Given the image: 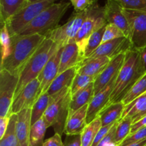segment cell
<instances>
[{"instance_id":"6da1fadb","label":"cell","mask_w":146,"mask_h":146,"mask_svg":"<svg viewBox=\"0 0 146 146\" xmlns=\"http://www.w3.org/2000/svg\"><path fill=\"white\" fill-rule=\"evenodd\" d=\"M11 37V46L8 56L1 61L0 71L5 70L19 76L29 60L40 46L46 36L40 34L19 35Z\"/></svg>"},{"instance_id":"7a4b0ae2","label":"cell","mask_w":146,"mask_h":146,"mask_svg":"<svg viewBox=\"0 0 146 146\" xmlns=\"http://www.w3.org/2000/svg\"><path fill=\"white\" fill-rule=\"evenodd\" d=\"M145 74L139 51L135 48L128 51L125 54L123 64L116 77L108 105L121 102L127 93Z\"/></svg>"},{"instance_id":"3957f363","label":"cell","mask_w":146,"mask_h":146,"mask_svg":"<svg viewBox=\"0 0 146 146\" xmlns=\"http://www.w3.org/2000/svg\"><path fill=\"white\" fill-rule=\"evenodd\" d=\"M60 48H61L52 40L46 37L20 74L14 98L17 97L29 83L38 78L50 58Z\"/></svg>"},{"instance_id":"277c9868","label":"cell","mask_w":146,"mask_h":146,"mask_svg":"<svg viewBox=\"0 0 146 146\" xmlns=\"http://www.w3.org/2000/svg\"><path fill=\"white\" fill-rule=\"evenodd\" d=\"M70 7V2L54 3L40 13L21 33V35L40 34L46 36L58 27V23Z\"/></svg>"},{"instance_id":"5b68a950","label":"cell","mask_w":146,"mask_h":146,"mask_svg":"<svg viewBox=\"0 0 146 146\" xmlns=\"http://www.w3.org/2000/svg\"><path fill=\"white\" fill-rule=\"evenodd\" d=\"M107 24L104 7H101L97 0H93L92 4L88 9L86 18L74 39L79 48L81 61L84 59V51L89 37Z\"/></svg>"},{"instance_id":"8992f818","label":"cell","mask_w":146,"mask_h":146,"mask_svg":"<svg viewBox=\"0 0 146 146\" xmlns=\"http://www.w3.org/2000/svg\"><path fill=\"white\" fill-rule=\"evenodd\" d=\"M54 3H55V0H44L35 3H29L17 11L5 24L10 36H14L20 34L40 13Z\"/></svg>"},{"instance_id":"52a82bcc","label":"cell","mask_w":146,"mask_h":146,"mask_svg":"<svg viewBox=\"0 0 146 146\" xmlns=\"http://www.w3.org/2000/svg\"><path fill=\"white\" fill-rule=\"evenodd\" d=\"M88 9L85 11H76L66 24L58 26L55 29L50 31L46 37L52 40L60 48L75 39L84 20L86 18Z\"/></svg>"},{"instance_id":"ba28073f","label":"cell","mask_w":146,"mask_h":146,"mask_svg":"<svg viewBox=\"0 0 146 146\" xmlns=\"http://www.w3.org/2000/svg\"><path fill=\"white\" fill-rule=\"evenodd\" d=\"M19 82V76L5 70L0 71V118L11 116V106Z\"/></svg>"},{"instance_id":"9c48e42d","label":"cell","mask_w":146,"mask_h":146,"mask_svg":"<svg viewBox=\"0 0 146 146\" xmlns=\"http://www.w3.org/2000/svg\"><path fill=\"white\" fill-rule=\"evenodd\" d=\"M131 28L130 40L133 48L138 49L146 46V12L123 8Z\"/></svg>"},{"instance_id":"30bf717a","label":"cell","mask_w":146,"mask_h":146,"mask_svg":"<svg viewBox=\"0 0 146 146\" xmlns=\"http://www.w3.org/2000/svg\"><path fill=\"white\" fill-rule=\"evenodd\" d=\"M133 48V47L129 38L126 36L121 37L102 43L101 46L86 59L101 56L108 57L110 59H112L120 54H125Z\"/></svg>"},{"instance_id":"8fae6325","label":"cell","mask_w":146,"mask_h":146,"mask_svg":"<svg viewBox=\"0 0 146 146\" xmlns=\"http://www.w3.org/2000/svg\"><path fill=\"white\" fill-rule=\"evenodd\" d=\"M40 82L38 78L29 83L15 97L11 106V113H16L26 108H32L39 97Z\"/></svg>"},{"instance_id":"7c38bea8","label":"cell","mask_w":146,"mask_h":146,"mask_svg":"<svg viewBox=\"0 0 146 146\" xmlns=\"http://www.w3.org/2000/svg\"><path fill=\"white\" fill-rule=\"evenodd\" d=\"M104 9L108 24L116 26L124 33L125 36L130 38L131 28L121 4L116 0H106Z\"/></svg>"},{"instance_id":"4fadbf2b","label":"cell","mask_w":146,"mask_h":146,"mask_svg":"<svg viewBox=\"0 0 146 146\" xmlns=\"http://www.w3.org/2000/svg\"><path fill=\"white\" fill-rule=\"evenodd\" d=\"M117 76L110 81L109 84L105 88H103L101 91H99L93 97L92 100L88 104L86 118L87 124L90 123L95 118H96L99 115L100 112L108 104Z\"/></svg>"},{"instance_id":"5bb4252c","label":"cell","mask_w":146,"mask_h":146,"mask_svg":"<svg viewBox=\"0 0 146 146\" xmlns=\"http://www.w3.org/2000/svg\"><path fill=\"white\" fill-rule=\"evenodd\" d=\"M61 53H62V48L58 49L50 58L41 71V74L38 75L37 78L40 82L39 96L47 92L51 84L58 75Z\"/></svg>"},{"instance_id":"9a60e30c","label":"cell","mask_w":146,"mask_h":146,"mask_svg":"<svg viewBox=\"0 0 146 146\" xmlns=\"http://www.w3.org/2000/svg\"><path fill=\"white\" fill-rule=\"evenodd\" d=\"M125 54H121L112 58L104 71L96 78L94 83V95L105 88L109 84L110 81L118 75L123 64Z\"/></svg>"},{"instance_id":"2e32d148","label":"cell","mask_w":146,"mask_h":146,"mask_svg":"<svg viewBox=\"0 0 146 146\" xmlns=\"http://www.w3.org/2000/svg\"><path fill=\"white\" fill-rule=\"evenodd\" d=\"M81 61L79 48L75 40H73L62 48L58 74L69 68L78 66Z\"/></svg>"},{"instance_id":"e0dca14e","label":"cell","mask_w":146,"mask_h":146,"mask_svg":"<svg viewBox=\"0 0 146 146\" xmlns=\"http://www.w3.org/2000/svg\"><path fill=\"white\" fill-rule=\"evenodd\" d=\"M16 131L21 146H29L31 126V108H26L17 113Z\"/></svg>"},{"instance_id":"ac0fdd59","label":"cell","mask_w":146,"mask_h":146,"mask_svg":"<svg viewBox=\"0 0 146 146\" xmlns=\"http://www.w3.org/2000/svg\"><path fill=\"white\" fill-rule=\"evenodd\" d=\"M88 105H86L69 115L66 123V135H81L88 125L86 122Z\"/></svg>"},{"instance_id":"d6986e66","label":"cell","mask_w":146,"mask_h":146,"mask_svg":"<svg viewBox=\"0 0 146 146\" xmlns=\"http://www.w3.org/2000/svg\"><path fill=\"white\" fill-rule=\"evenodd\" d=\"M111 60L106 56L85 59L78 64L77 73L96 78L104 71Z\"/></svg>"},{"instance_id":"ffe728a7","label":"cell","mask_w":146,"mask_h":146,"mask_svg":"<svg viewBox=\"0 0 146 146\" xmlns=\"http://www.w3.org/2000/svg\"><path fill=\"white\" fill-rule=\"evenodd\" d=\"M78 66L69 68L58 74L48 88L47 94L50 97H54L66 88H71L74 78L77 74Z\"/></svg>"},{"instance_id":"44dd1931","label":"cell","mask_w":146,"mask_h":146,"mask_svg":"<svg viewBox=\"0 0 146 146\" xmlns=\"http://www.w3.org/2000/svg\"><path fill=\"white\" fill-rule=\"evenodd\" d=\"M91 83L85 88L71 95L68 116L79 110L83 106L89 104L94 96V85Z\"/></svg>"},{"instance_id":"7402d4cb","label":"cell","mask_w":146,"mask_h":146,"mask_svg":"<svg viewBox=\"0 0 146 146\" xmlns=\"http://www.w3.org/2000/svg\"><path fill=\"white\" fill-rule=\"evenodd\" d=\"M146 115V93L125 106L121 118L130 117L133 124Z\"/></svg>"},{"instance_id":"603a6c76","label":"cell","mask_w":146,"mask_h":146,"mask_svg":"<svg viewBox=\"0 0 146 146\" xmlns=\"http://www.w3.org/2000/svg\"><path fill=\"white\" fill-rule=\"evenodd\" d=\"M124 108L125 105L123 102L113 103L105 107L98 115L102 126H106L119 121L122 117Z\"/></svg>"},{"instance_id":"cb8c5ba5","label":"cell","mask_w":146,"mask_h":146,"mask_svg":"<svg viewBox=\"0 0 146 146\" xmlns=\"http://www.w3.org/2000/svg\"><path fill=\"white\" fill-rule=\"evenodd\" d=\"M29 0H0V21L4 24L17 11L27 6Z\"/></svg>"},{"instance_id":"d4e9b609","label":"cell","mask_w":146,"mask_h":146,"mask_svg":"<svg viewBox=\"0 0 146 146\" xmlns=\"http://www.w3.org/2000/svg\"><path fill=\"white\" fill-rule=\"evenodd\" d=\"M47 128L43 117L31 125L29 135V146H42Z\"/></svg>"},{"instance_id":"484cf974","label":"cell","mask_w":146,"mask_h":146,"mask_svg":"<svg viewBox=\"0 0 146 146\" xmlns=\"http://www.w3.org/2000/svg\"><path fill=\"white\" fill-rule=\"evenodd\" d=\"M17 121V114H11L8 128L4 136L0 139V146H21L16 131Z\"/></svg>"},{"instance_id":"4316f807","label":"cell","mask_w":146,"mask_h":146,"mask_svg":"<svg viewBox=\"0 0 146 146\" xmlns=\"http://www.w3.org/2000/svg\"><path fill=\"white\" fill-rule=\"evenodd\" d=\"M102 127L101 118L99 116L88 123L81 134L82 146H91L98 131Z\"/></svg>"},{"instance_id":"83f0119b","label":"cell","mask_w":146,"mask_h":146,"mask_svg":"<svg viewBox=\"0 0 146 146\" xmlns=\"http://www.w3.org/2000/svg\"><path fill=\"white\" fill-rule=\"evenodd\" d=\"M50 102L51 98L47 93H45L38 97L31 108V125L35 123L44 116Z\"/></svg>"},{"instance_id":"f1b7e54d","label":"cell","mask_w":146,"mask_h":146,"mask_svg":"<svg viewBox=\"0 0 146 146\" xmlns=\"http://www.w3.org/2000/svg\"><path fill=\"white\" fill-rule=\"evenodd\" d=\"M146 93V74H144L123 98V104L125 106Z\"/></svg>"},{"instance_id":"f546056e","label":"cell","mask_w":146,"mask_h":146,"mask_svg":"<svg viewBox=\"0 0 146 146\" xmlns=\"http://www.w3.org/2000/svg\"><path fill=\"white\" fill-rule=\"evenodd\" d=\"M133 121L130 117H125L118 121L115 131V141L117 146H119L123 141L131 134Z\"/></svg>"},{"instance_id":"4dcf8cb0","label":"cell","mask_w":146,"mask_h":146,"mask_svg":"<svg viewBox=\"0 0 146 146\" xmlns=\"http://www.w3.org/2000/svg\"><path fill=\"white\" fill-rule=\"evenodd\" d=\"M106 26H104L101 29L97 30L89 37L84 51V59L87 58L91 54H92L103 43V37Z\"/></svg>"},{"instance_id":"1f68e13d","label":"cell","mask_w":146,"mask_h":146,"mask_svg":"<svg viewBox=\"0 0 146 146\" xmlns=\"http://www.w3.org/2000/svg\"><path fill=\"white\" fill-rule=\"evenodd\" d=\"M0 31V42H1V61H4L9 56L11 46V37L6 24H1Z\"/></svg>"},{"instance_id":"d6a6232c","label":"cell","mask_w":146,"mask_h":146,"mask_svg":"<svg viewBox=\"0 0 146 146\" xmlns=\"http://www.w3.org/2000/svg\"><path fill=\"white\" fill-rule=\"evenodd\" d=\"M95 79L96 78H94V77L77 73L76 74L75 77H74L71 88H70L71 95L76 93L77 91H80L82 88L86 87L87 86L89 85L91 83H94Z\"/></svg>"},{"instance_id":"836d02e7","label":"cell","mask_w":146,"mask_h":146,"mask_svg":"<svg viewBox=\"0 0 146 146\" xmlns=\"http://www.w3.org/2000/svg\"><path fill=\"white\" fill-rule=\"evenodd\" d=\"M124 9L146 12V0H116Z\"/></svg>"},{"instance_id":"e575fe53","label":"cell","mask_w":146,"mask_h":146,"mask_svg":"<svg viewBox=\"0 0 146 146\" xmlns=\"http://www.w3.org/2000/svg\"><path fill=\"white\" fill-rule=\"evenodd\" d=\"M124 36H125L124 33L118 27L113 24H108L106 27L105 32L103 37V43Z\"/></svg>"},{"instance_id":"d590c367","label":"cell","mask_w":146,"mask_h":146,"mask_svg":"<svg viewBox=\"0 0 146 146\" xmlns=\"http://www.w3.org/2000/svg\"><path fill=\"white\" fill-rule=\"evenodd\" d=\"M146 138V127L136 132L131 133L124 140L119 146H125L129 144L133 143L138 142V141H143Z\"/></svg>"},{"instance_id":"8d00e7d4","label":"cell","mask_w":146,"mask_h":146,"mask_svg":"<svg viewBox=\"0 0 146 146\" xmlns=\"http://www.w3.org/2000/svg\"><path fill=\"white\" fill-rule=\"evenodd\" d=\"M118 121L115 123V125L112 127L109 132L106 135V136L101 140V142L98 144L97 146H117L115 141V131Z\"/></svg>"},{"instance_id":"74e56055","label":"cell","mask_w":146,"mask_h":146,"mask_svg":"<svg viewBox=\"0 0 146 146\" xmlns=\"http://www.w3.org/2000/svg\"><path fill=\"white\" fill-rule=\"evenodd\" d=\"M64 146H82L81 135H66Z\"/></svg>"},{"instance_id":"f35d334b","label":"cell","mask_w":146,"mask_h":146,"mask_svg":"<svg viewBox=\"0 0 146 146\" xmlns=\"http://www.w3.org/2000/svg\"><path fill=\"white\" fill-rule=\"evenodd\" d=\"M116 122H117V121H116ZM116 122H115V123H116ZM115 123H114L110 124V125H106V126H102V127H101V128L99 130V131H98V134H97L95 140H94V143H93L92 145H91V146H97V145H98V144L100 142H101V140H102L103 138H104V137L106 136V134L108 133V132H109L110 130L112 128V127L114 125H115Z\"/></svg>"},{"instance_id":"ab89813d","label":"cell","mask_w":146,"mask_h":146,"mask_svg":"<svg viewBox=\"0 0 146 146\" xmlns=\"http://www.w3.org/2000/svg\"><path fill=\"white\" fill-rule=\"evenodd\" d=\"M42 146H64L61 135L58 133H55L52 137L46 140Z\"/></svg>"},{"instance_id":"60d3db41","label":"cell","mask_w":146,"mask_h":146,"mask_svg":"<svg viewBox=\"0 0 146 146\" xmlns=\"http://www.w3.org/2000/svg\"><path fill=\"white\" fill-rule=\"evenodd\" d=\"M92 2L93 0H76L72 5L74 6L75 11L78 12V11H85L88 9Z\"/></svg>"},{"instance_id":"b9f144b4","label":"cell","mask_w":146,"mask_h":146,"mask_svg":"<svg viewBox=\"0 0 146 146\" xmlns=\"http://www.w3.org/2000/svg\"><path fill=\"white\" fill-rule=\"evenodd\" d=\"M10 117L6 116L3 118H0V139L4 136V133L8 128L9 123Z\"/></svg>"},{"instance_id":"7bdbcfd3","label":"cell","mask_w":146,"mask_h":146,"mask_svg":"<svg viewBox=\"0 0 146 146\" xmlns=\"http://www.w3.org/2000/svg\"><path fill=\"white\" fill-rule=\"evenodd\" d=\"M146 127V115L144 116L143 118H141V120H139L138 121H137L136 123H133L131 126V134L133 133L136 132V131H139V130L142 129Z\"/></svg>"},{"instance_id":"ee69618b","label":"cell","mask_w":146,"mask_h":146,"mask_svg":"<svg viewBox=\"0 0 146 146\" xmlns=\"http://www.w3.org/2000/svg\"><path fill=\"white\" fill-rule=\"evenodd\" d=\"M138 50L140 53V55H141V61H142L143 66L144 70H145L146 73V46L144 47H142L141 48H138Z\"/></svg>"},{"instance_id":"f6af8a7d","label":"cell","mask_w":146,"mask_h":146,"mask_svg":"<svg viewBox=\"0 0 146 146\" xmlns=\"http://www.w3.org/2000/svg\"><path fill=\"white\" fill-rule=\"evenodd\" d=\"M125 146H146V138L143 140V141H138V142L133 143L129 144V145H126Z\"/></svg>"},{"instance_id":"bcb514c9","label":"cell","mask_w":146,"mask_h":146,"mask_svg":"<svg viewBox=\"0 0 146 146\" xmlns=\"http://www.w3.org/2000/svg\"><path fill=\"white\" fill-rule=\"evenodd\" d=\"M41 1H44V0H29V3H35Z\"/></svg>"},{"instance_id":"7dc6e473","label":"cell","mask_w":146,"mask_h":146,"mask_svg":"<svg viewBox=\"0 0 146 146\" xmlns=\"http://www.w3.org/2000/svg\"><path fill=\"white\" fill-rule=\"evenodd\" d=\"M70 1V2L71 3V4H74V3H75V1H76V0H69Z\"/></svg>"}]
</instances>
